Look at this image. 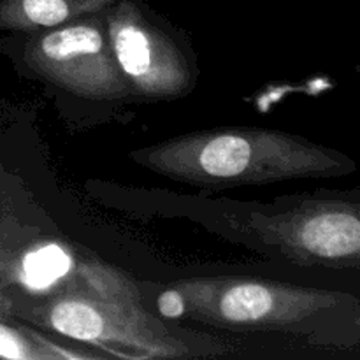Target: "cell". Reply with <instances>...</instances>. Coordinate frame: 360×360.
Listing matches in <instances>:
<instances>
[{
  "label": "cell",
  "instance_id": "10",
  "mask_svg": "<svg viewBox=\"0 0 360 360\" xmlns=\"http://www.w3.org/2000/svg\"><path fill=\"white\" fill-rule=\"evenodd\" d=\"M157 306L160 315L165 316V319H181V316H185V295L181 294V290L176 285L169 288V290L162 292L157 301Z\"/></svg>",
  "mask_w": 360,
  "mask_h": 360
},
{
  "label": "cell",
  "instance_id": "5",
  "mask_svg": "<svg viewBox=\"0 0 360 360\" xmlns=\"http://www.w3.org/2000/svg\"><path fill=\"white\" fill-rule=\"evenodd\" d=\"M105 30L130 94L169 101L192 90L195 76L188 56L139 4L116 0L105 11Z\"/></svg>",
  "mask_w": 360,
  "mask_h": 360
},
{
  "label": "cell",
  "instance_id": "8",
  "mask_svg": "<svg viewBox=\"0 0 360 360\" xmlns=\"http://www.w3.org/2000/svg\"><path fill=\"white\" fill-rule=\"evenodd\" d=\"M70 257L60 246H46L28 253L23 262V280L32 288H46L67 274Z\"/></svg>",
  "mask_w": 360,
  "mask_h": 360
},
{
  "label": "cell",
  "instance_id": "6",
  "mask_svg": "<svg viewBox=\"0 0 360 360\" xmlns=\"http://www.w3.org/2000/svg\"><path fill=\"white\" fill-rule=\"evenodd\" d=\"M44 323L70 340L130 350L141 357H174L178 343L162 336L151 320L132 302L120 297L95 299L65 294L46 306Z\"/></svg>",
  "mask_w": 360,
  "mask_h": 360
},
{
  "label": "cell",
  "instance_id": "4",
  "mask_svg": "<svg viewBox=\"0 0 360 360\" xmlns=\"http://www.w3.org/2000/svg\"><path fill=\"white\" fill-rule=\"evenodd\" d=\"M102 13L42 30L25 46V62L55 86L91 101L130 95L112 55Z\"/></svg>",
  "mask_w": 360,
  "mask_h": 360
},
{
  "label": "cell",
  "instance_id": "7",
  "mask_svg": "<svg viewBox=\"0 0 360 360\" xmlns=\"http://www.w3.org/2000/svg\"><path fill=\"white\" fill-rule=\"evenodd\" d=\"M116 0H0V27L48 30L90 14L105 13Z\"/></svg>",
  "mask_w": 360,
  "mask_h": 360
},
{
  "label": "cell",
  "instance_id": "3",
  "mask_svg": "<svg viewBox=\"0 0 360 360\" xmlns=\"http://www.w3.org/2000/svg\"><path fill=\"white\" fill-rule=\"evenodd\" d=\"M252 225L267 245L299 266L360 267V190L302 197Z\"/></svg>",
  "mask_w": 360,
  "mask_h": 360
},
{
  "label": "cell",
  "instance_id": "9",
  "mask_svg": "<svg viewBox=\"0 0 360 360\" xmlns=\"http://www.w3.org/2000/svg\"><path fill=\"white\" fill-rule=\"evenodd\" d=\"M0 357L28 360L49 357V355L39 352L37 348H35V345L30 343L25 336H21L18 330L0 323Z\"/></svg>",
  "mask_w": 360,
  "mask_h": 360
},
{
  "label": "cell",
  "instance_id": "1",
  "mask_svg": "<svg viewBox=\"0 0 360 360\" xmlns=\"http://www.w3.org/2000/svg\"><path fill=\"white\" fill-rule=\"evenodd\" d=\"M132 158L164 178L213 188L341 178L357 171V162L343 151L255 127L185 134L132 151Z\"/></svg>",
  "mask_w": 360,
  "mask_h": 360
},
{
  "label": "cell",
  "instance_id": "11",
  "mask_svg": "<svg viewBox=\"0 0 360 360\" xmlns=\"http://www.w3.org/2000/svg\"><path fill=\"white\" fill-rule=\"evenodd\" d=\"M357 74H359V77H360V65H357Z\"/></svg>",
  "mask_w": 360,
  "mask_h": 360
},
{
  "label": "cell",
  "instance_id": "2",
  "mask_svg": "<svg viewBox=\"0 0 360 360\" xmlns=\"http://www.w3.org/2000/svg\"><path fill=\"white\" fill-rule=\"evenodd\" d=\"M185 315L224 327L281 329L313 319L360 313V301L343 292L262 280L202 278L176 283Z\"/></svg>",
  "mask_w": 360,
  "mask_h": 360
}]
</instances>
